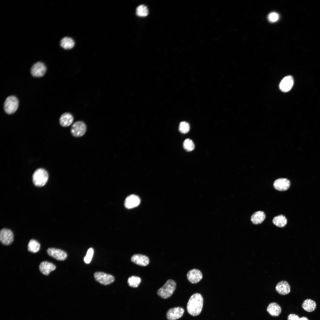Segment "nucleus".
<instances>
[{
    "mask_svg": "<svg viewBox=\"0 0 320 320\" xmlns=\"http://www.w3.org/2000/svg\"><path fill=\"white\" fill-rule=\"evenodd\" d=\"M87 130L85 123L81 121H77L73 123L71 129V132L74 137H79L83 136Z\"/></svg>",
    "mask_w": 320,
    "mask_h": 320,
    "instance_id": "obj_5",
    "label": "nucleus"
},
{
    "mask_svg": "<svg viewBox=\"0 0 320 320\" xmlns=\"http://www.w3.org/2000/svg\"><path fill=\"white\" fill-rule=\"evenodd\" d=\"M299 320H309L308 319L305 317H303L300 318Z\"/></svg>",
    "mask_w": 320,
    "mask_h": 320,
    "instance_id": "obj_32",
    "label": "nucleus"
},
{
    "mask_svg": "<svg viewBox=\"0 0 320 320\" xmlns=\"http://www.w3.org/2000/svg\"><path fill=\"white\" fill-rule=\"evenodd\" d=\"M189 281L192 284H196L202 279L203 274L201 271L198 269H193L189 271L187 274Z\"/></svg>",
    "mask_w": 320,
    "mask_h": 320,
    "instance_id": "obj_11",
    "label": "nucleus"
},
{
    "mask_svg": "<svg viewBox=\"0 0 320 320\" xmlns=\"http://www.w3.org/2000/svg\"><path fill=\"white\" fill-rule=\"evenodd\" d=\"M265 218V215L264 212L258 211L254 213L252 216L251 220L254 224H259L262 223Z\"/></svg>",
    "mask_w": 320,
    "mask_h": 320,
    "instance_id": "obj_21",
    "label": "nucleus"
},
{
    "mask_svg": "<svg viewBox=\"0 0 320 320\" xmlns=\"http://www.w3.org/2000/svg\"><path fill=\"white\" fill-rule=\"evenodd\" d=\"M203 304V298L199 293L193 294L189 298L187 305L188 313L193 316L199 315L201 312Z\"/></svg>",
    "mask_w": 320,
    "mask_h": 320,
    "instance_id": "obj_1",
    "label": "nucleus"
},
{
    "mask_svg": "<svg viewBox=\"0 0 320 320\" xmlns=\"http://www.w3.org/2000/svg\"><path fill=\"white\" fill-rule=\"evenodd\" d=\"M140 198L137 196L132 194L127 196L124 201V206L127 209L136 207L140 203Z\"/></svg>",
    "mask_w": 320,
    "mask_h": 320,
    "instance_id": "obj_15",
    "label": "nucleus"
},
{
    "mask_svg": "<svg viewBox=\"0 0 320 320\" xmlns=\"http://www.w3.org/2000/svg\"><path fill=\"white\" fill-rule=\"evenodd\" d=\"M94 253L92 248H90L87 250L86 255L84 258V261L87 264L89 263L92 260Z\"/></svg>",
    "mask_w": 320,
    "mask_h": 320,
    "instance_id": "obj_29",
    "label": "nucleus"
},
{
    "mask_svg": "<svg viewBox=\"0 0 320 320\" xmlns=\"http://www.w3.org/2000/svg\"><path fill=\"white\" fill-rule=\"evenodd\" d=\"M176 283L175 281L172 279H169L158 290L157 294L162 298H168L172 295L176 289Z\"/></svg>",
    "mask_w": 320,
    "mask_h": 320,
    "instance_id": "obj_2",
    "label": "nucleus"
},
{
    "mask_svg": "<svg viewBox=\"0 0 320 320\" xmlns=\"http://www.w3.org/2000/svg\"><path fill=\"white\" fill-rule=\"evenodd\" d=\"M183 146L185 149L188 151H192L194 148V145L193 142L189 139H187L184 141Z\"/></svg>",
    "mask_w": 320,
    "mask_h": 320,
    "instance_id": "obj_27",
    "label": "nucleus"
},
{
    "mask_svg": "<svg viewBox=\"0 0 320 320\" xmlns=\"http://www.w3.org/2000/svg\"><path fill=\"white\" fill-rule=\"evenodd\" d=\"M47 67L43 62L39 61L34 63L31 68V73L35 77H41L45 73Z\"/></svg>",
    "mask_w": 320,
    "mask_h": 320,
    "instance_id": "obj_6",
    "label": "nucleus"
},
{
    "mask_svg": "<svg viewBox=\"0 0 320 320\" xmlns=\"http://www.w3.org/2000/svg\"><path fill=\"white\" fill-rule=\"evenodd\" d=\"M49 175L47 171L43 168H39L33 173L32 177L34 184L38 187H42L47 183Z\"/></svg>",
    "mask_w": 320,
    "mask_h": 320,
    "instance_id": "obj_3",
    "label": "nucleus"
},
{
    "mask_svg": "<svg viewBox=\"0 0 320 320\" xmlns=\"http://www.w3.org/2000/svg\"><path fill=\"white\" fill-rule=\"evenodd\" d=\"M95 280L101 284L108 285L113 283L115 280L112 275L101 272H96L94 274Z\"/></svg>",
    "mask_w": 320,
    "mask_h": 320,
    "instance_id": "obj_7",
    "label": "nucleus"
},
{
    "mask_svg": "<svg viewBox=\"0 0 320 320\" xmlns=\"http://www.w3.org/2000/svg\"><path fill=\"white\" fill-rule=\"evenodd\" d=\"M40 244L36 240L34 239H31L28 245V251L32 253H35L38 252L40 249Z\"/></svg>",
    "mask_w": 320,
    "mask_h": 320,
    "instance_id": "obj_24",
    "label": "nucleus"
},
{
    "mask_svg": "<svg viewBox=\"0 0 320 320\" xmlns=\"http://www.w3.org/2000/svg\"><path fill=\"white\" fill-rule=\"evenodd\" d=\"M19 105L17 98L14 96H10L6 99L4 104V109L5 112L8 114L14 113L17 110Z\"/></svg>",
    "mask_w": 320,
    "mask_h": 320,
    "instance_id": "obj_4",
    "label": "nucleus"
},
{
    "mask_svg": "<svg viewBox=\"0 0 320 320\" xmlns=\"http://www.w3.org/2000/svg\"><path fill=\"white\" fill-rule=\"evenodd\" d=\"M185 310L182 307H177L170 308L167 312L166 317L168 320H176L181 318Z\"/></svg>",
    "mask_w": 320,
    "mask_h": 320,
    "instance_id": "obj_8",
    "label": "nucleus"
},
{
    "mask_svg": "<svg viewBox=\"0 0 320 320\" xmlns=\"http://www.w3.org/2000/svg\"><path fill=\"white\" fill-rule=\"evenodd\" d=\"M141 278L135 276H132L128 279L127 283L129 286L133 288L137 287L141 282Z\"/></svg>",
    "mask_w": 320,
    "mask_h": 320,
    "instance_id": "obj_25",
    "label": "nucleus"
},
{
    "mask_svg": "<svg viewBox=\"0 0 320 320\" xmlns=\"http://www.w3.org/2000/svg\"><path fill=\"white\" fill-rule=\"evenodd\" d=\"M299 316L295 314H290L287 317V320H299Z\"/></svg>",
    "mask_w": 320,
    "mask_h": 320,
    "instance_id": "obj_31",
    "label": "nucleus"
},
{
    "mask_svg": "<svg viewBox=\"0 0 320 320\" xmlns=\"http://www.w3.org/2000/svg\"><path fill=\"white\" fill-rule=\"evenodd\" d=\"M268 312L272 316H278L281 312V308L278 304L275 303H270L267 308Z\"/></svg>",
    "mask_w": 320,
    "mask_h": 320,
    "instance_id": "obj_20",
    "label": "nucleus"
},
{
    "mask_svg": "<svg viewBox=\"0 0 320 320\" xmlns=\"http://www.w3.org/2000/svg\"><path fill=\"white\" fill-rule=\"evenodd\" d=\"M74 45L75 42L73 39L67 36L62 38L60 41V47L65 50L71 49Z\"/></svg>",
    "mask_w": 320,
    "mask_h": 320,
    "instance_id": "obj_17",
    "label": "nucleus"
},
{
    "mask_svg": "<svg viewBox=\"0 0 320 320\" xmlns=\"http://www.w3.org/2000/svg\"><path fill=\"white\" fill-rule=\"evenodd\" d=\"M56 268L55 265L47 261L41 262L39 266L40 271L46 275H48L51 271L55 270Z\"/></svg>",
    "mask_w": 320,
    "mask_h": 320,
    "instance_id": "obj_16",
    "label": "nucleus"
},
{
    "mask_svg": "<svg viewBox=\"0 0 320 320\" xmlns=\"http://www.w3.org/2000/svg\"><path fill=\"white\" fill-rule=\"evenodd\" d=\"M272 222L276 226L282 228L284 227L287 224V220L284 215H280L274 217L273 219Z\"/></svg>",
    "mask_w": 320,
    "mask_h": 320,
    "instance_id": "obj_23",
    "label": "nucleus"
},
{
    "mask_svg": "<svg viewBox=\"0 0 320 320\" xmlns=\"http://www.w3.org/2000/svg\"><path fill=\"white\" fill-rule=\"evenodd\" d=\"M74 119L72 115L69 113L63 114L59 119L60 124L63 127L70 126L73 123Z\"/></svg>",
    "mask_w": 320,
    "mask_h": 320,
    "instance_id": "obj_19",
    "label": "nucleus"
},
{
    "mask_svg": "<svg viewBox=\"0 0 320 320\" xmlns=\"http://www.w3.org/2000/svg\"><path fill=\"white\" fill-rule=\"evenodd\" d=\"M302 306L305 311L308 312H312L315 309L316 304L314 300L311 299H307L303 301Z\"/></svg>",
    "mask_w": 320,
    "mask_h": 320,
    "instance_id": "obj_22",
    "label": "nucleus"
},
{
    "mask_svg": "<svg viewBox=\"0 0 320 320\" xmlns=\"http://www.w3.org/2000/svg\"><path fill=\"white\" fill-rule=\"evenodd\" d=\"M179 130L182 133L185 134L188 132L190 129L189 124L185 121L181 122L179 126Z\"/></svg>",
    "mask_w": 320,
    "mask_h": 320,
    "instance_id": "obj_28",
    "label": "nucleus"
},
{
    "mask_svg": "<svg viewBox=\"0 0 320 320\" xmlns=\"http://www.w3.org/2000/svg\"><path fill=\"white\" fill-rule=\"evenodd\" d=\"M14 240L12 232L10 230L3 228L0 232V240L2 244L8 245L10 244Z\"/></svg>",
    "mask_w": 320,
    "mask_h": 320,
    "instance_id": "obj_9",
    "label": "nucleus"
},
{
    "mask_svg": "<svg viewBox=\"0 0 320 320\" xmlns=\"http://www.w3.org/2000/svg\"><path fill=\"white\" fill-rule=\"evenodd\" d=\"M148 13L147 7L144 5L139 6L136 9V14L139 17H144L147 16Z\"/></svg>",
    "mask_w": 320,
    "mask_h": 320,
    "instance_id": "obj_26",
    "label": "nucleus"
},
{
    "mask_svg": "<svg viewBox=\"0 0 320 320\" xmlns=\"http://www.w3.org/2000/svg\"><path fill=\"white\" fill-rule=\"evenodd\" d=\"M279 18V15L275 12L270 13L268 16V20L271 22L273 23L277 21Z\"/></svg>",
    "mask_w": 320,
    "mask_h": 320,
    "instance_id": "obj_30",
    "label": "nucleus"
},
{
    "mask_svg": "<svg viewBox=\"0 0 320 320\" xmlns=\"http://www.w3.org/2000/svg\"><path fill=\"white\" fill-rule=\"evenodd\" d=\"M47 252L49 255L58 260H64L67 257V253L60 249L49 248L47 249Z\"/></svg>",
    "mask_w": 320,
    "mask_h": 320,
    "instance_id": "obj_10",
    "label": "nucleus"
},
{
    "mask_svg": "<svg viewBox=\"0 0 320 320\" xmlns=\"http://www.w3.org/2000/svg\"><path fill=\"white\" fill-rule=\"evenodd\" d=\"M276 291L280 294L285 295L289 293L290 287L289 283L286 281H283L279 282L276 287Z\"/></svg>",
    "mask_w": 320,
    "mask_h": 320,
    "instance_id": "obj_18",
    "label": "nucleus"
},
{
    "mask_svg": "<svg viewBox=\"0 0 320 320\" xmlns=\"http://www.w3.org/2000/svg\"><path fill=\"white\" fill-rule=\"evenodd\" d=\"M290 182L288 179L280 178L276 180L273 184L274 188L276 190L284 191L287 190L290 187Z\"/></svg>",
    "mask_w": 320,
    "mask_h": 320,
    "instance_id": "obj_12",
    "label": "nucleus"
},
{
    "mask_svg": "<svg viewBox=\"0 0 320 320\" xmlns=\"http://www.w3.org/2000/svg\"><path fill=\"white\" fill-rule=\"evenodd\" d=\"M294 83L293 77L291 76L284 77L281 81L279 84L280 90L284 92H287L292 88Z\"/></svg>",
    "mask_w": 320,
    "mask_h": 320,
    "instance_id": "obj_14",
    "label": "nucleus"
},
{
    "mask_svg": "<svg viewBox=\"0 0 320 320\" xmlns=\"http://www.w3.org/2000/svg\"><path fill=\"white\" fill-rule=\"evenodd\" d=\"M131 260L134 263L143 266L147 265L149 263V259L148 257L140 254L133 255L131 257Z\"/></svg>",
    "mask_w": 320,
    "mask_h": 320,
    "instance_id": "obj_13",
    "label": "nucleus"
}]
</instances>
